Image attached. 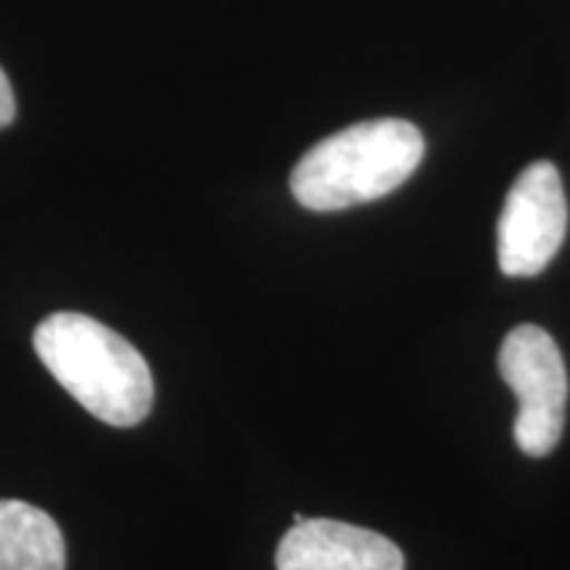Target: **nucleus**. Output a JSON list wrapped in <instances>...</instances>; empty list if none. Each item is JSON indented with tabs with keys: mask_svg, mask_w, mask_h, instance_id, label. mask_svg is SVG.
Masks as SVG:
<instances>
[{
	"mask_svg": "<svg viewBox=\"0 0 570 570\" xmlns=\"http://www.w3.org/2000/svg\"><path fill=\"white\" fill-rule=\"evenodd\" d=\"M35 352L92 417L130 428L151 412L154 377L148 362L130 341L98 320L56 312L35 327Z\"/></svg>",
	"mask_w": 570,
	"mask_h": 570,
	"instance_id": "1",
	"label": "nucleus"
},
{
	"mask_svg": "<svg viewBox=\"0 0 570 570\" xmlns=\"http://www.w3.org/2000/svg\"><path fill=\"white\" fill-rule=\"evenodd\" d=\"M425 156L423 132L404 119H370L320 140L291 173L304 209L341 212L389 196Z\"/></svg>",
	"mask_w": 570,
	"mask_h": 570,
	"instance_id": "2",
	"label": "nucleus"
},
{
	"mask_svg": "<svg viewBox=\"0 0 570 570\" xmlns=\"http://www.w3.org/2000/svg\"><path fill=\"white\" fill-rule=\"evenodd\" d=\"M499 373L518 399L520 452L544 458L558 446L566 428L568 373L558 344L539 325H518L499 348Z\"/></svg>",
	"mask_w": 570,
	"mask_h": 570,
	"instance_id": "3",
	"label": "nucleus"
},
{
	"mask_svg": "<svg viewBox=\"0 0 570 570\" xmlns=\"http://www.w3.org/2000/svg\"><path fill=\"white\" fill-rule=\"evenodd\" d=\"M568 230V202L558 167L537 161L510 188L499 217V267L508 277L539 275L558 254Z\"/></svg>",
	"mask_w": 570,
	"mask_h": 570,
	"instance_id": "4",
	"label": "nucleus"
},
{
	"mask_svg": "<svg viewBox=\"0 0 570 570\" xmlns=\"http://www.w3.org/2000/svg\"><path fill=\"white\" fill-rule=\"evenodd\" d=\"M277 570H404V554L381 533L341 523L302 520L281 539Z\"/></svg>",
	"mask_w": 570,
	"mask_h": 570,
	"instance_id": "5",
	"label": "nucleus"
},
{
	"mask_svg": "<svg viewBox=\"0 0 570 570\" xmlns=\"http://www.w3.org/2000/svg\"><path fill=\"white\" fill-rule=\"evenodd\" d=\"M67 544L46 510L0 499V570H63Z\"/></svg>",
	"mask_w": 570,
	"mask_h": 570,
	"instance_id": "6",
	"label": "nucleus"
},
{
	"mask_svg": "<svg viewBox=\"0 0 570 570\" xmlns=\"http://www.w3.org/2000/svg\"><path fill=\"white\" fill-rule=\"evenodd\" d=\"M13 117H17V98H13L9 77L0 69V130L9 127L13 122Z\"/></svg>",
	"mask_w": 570,
	"mask_h": 570,
	"instance_id": "7",
	"label": "nucleus"
}]
</instances>
